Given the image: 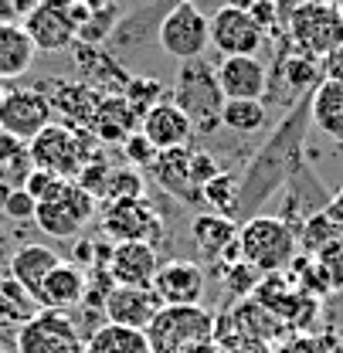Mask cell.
<instances>
[{
	"mask_svg": "<svg viewBox=\"0 0 343 353\" xmlns=\"http://www.w3.org/2000/svg\"><path fill=\"white\" fill-rule=\"evenodd\" d=\"M309 119V99L302 105H293L289 116L282 119V126L268 136V143L262 146L248 167L245 180L238 183V214L248 221L258 214V201L275 194V187L282 180H289L293 170L300 167V150H302V123ZM235 214V218H238Z\"/></svg>",
	"mask_w": 343,
	"mask_h": 353,
	"instance_id": "cell-1",
	"label": "cell"
},
{
	"mask_svg": "<svg viewBox=\"0 0 343 353\" xmlns=\"http://www.w3.org/2000/svg\"><path fill=\"white\" fill-rule=\"evenodd\" d=\"M238 245H242V259L255 265L262 275L286 272L300 255L296 228L279 214H252L238 228Z\"/></svg>",
	"mask_w": 343,
	"mask_h": 353,
	"instance_id": "cell-2",
	"label": "cell"
},
{
	"mask_svg": "<svg viewBox=\"0 0 343 353\" xmlns=\"http://www.w3.org/2000/svg\"><path fill=\"white\" fill-rule=\"evenodd\" d=\"M95 143L99 139L92 136V130L51 123L28 143V150H31V163L38 170H48L61 180H75L82 174V167L95 157Z\"/></svg>",
	"mask_w": 343,
	"mask_h": 353,
	"instance_id": "cell-3",
	"label": "cell"
},
{
	"mask_svg": "<svg viewBox=\"0 0 343 353\" xmlns=\"http://www.w3.org/2000/svg\"><path fill=\"white\" fill-rule=\"evenodd\" d=\"M173 102L187 112L194 130L215 132L221 126V109H224V92L217 85V68L208 58H190L180 61Z\"/></svg>",
	"mask_w": 343,
	"mask_h": 353,
	"instance_id": "cell-4",
	"label": "cell"
},
{
	"mask_svg": "<svg viewBox=\"0 0 343 353\" xmlns=\"http://www.w3.org/2000/svg\"><path fill=\"white\" fill-rule=\"evenodd\" d=\"M153 353H187L197 343L215 340V312L197 306H164L143 330Z\"/></svg>",
	"mask_w": 343,
	"mask_h": 353,
	"instance_id": "cell-5",
	"label": "cell"
},
{
	"mask_svg": "<svg viewBox=\"0 0 343 353\" xmlns=\"http://www.w3.org/2000/svg\"><path fill=\"white\" fill-rule=\"evenodd\" d=\"M95 208L99 201L88 194L79 180H58L55 190L38 201V211H35V224L41 228L48 238H75L88 221L95 218Z\"/></svg>",
	"mask_w": 343,
	"mask_h": 353,
	"instance_id": "cell-6",
	"label": "cell"
},
{
	"mask_svg": "<svg viewBox=\"0 0 343 353\" xmlns=\"http://www.w3.org/2000/svg\"><path fill=\"white\" fill-rule=\"evenodd\" d=\"M286 34L293 48L306 58H326L337 44H343V10L333 0H309L289 14Z\"/></svg>",
	"mask_w": 343,
	"mask_h": 353,
	"instance_id": "cell-7",
	"label": "cell"
},
{
	"mask_svg": "<svg viewBox=\"0 0 343 353\" xmlns=\"http://www.w3.org/2000/svg\"><path fill=\"white\" fill-rule=\"evenodd\" d=\"M286 333V323L268 312V309L255 303L252 296L248 299H235V306L215 312V343L221 350L235 347V343H245V340H255V343H279Z\"/></svg>",
	"mask_w": 343,
	"mask_h": 353,
	"instance_id": "cell-8",
	"label": "cell"
},
{
	"mask_svg": "<svg viewBox=\"0 0 343 353\" xmlns=\"http://www.w3.org/2000/svg\"><path fill=\"white\" fill-rule=\"evenodd\" d=\"M157 41H160V48L170 54L173 61L204 58V51H208V44H211L208 14H204L194 0L173 3L170 10H167V17L160 21V28H157Z\"/></svg>",
	"mask_w": 343,
	"mask_h": 353,
	"instance_id": "cell-9",
	"label": "cell"
},
{
	"mask_svg": "<svg viewBox=\"0 0 343 353\" xmlns=\"http://www.w3.org/2000/svg\"><path fill=\"white\" fill-rule=\"evenodd\" d=\"M102 234L112 245L116 241H146L157 248L164 241V221L146 194L123 197V201H109L102 208Z\"/></svg>",
	"mask_w": 343,
	"mask_h": 353,
	"instance_id": "cell-10",
	"label": "cell"
},
{
	"mask_svg": "<svg viewBox=\"0 0 343 353\" xmlns=\"http://www.w3.org/2000/svg\"><path fill=\"white\" fill-rule=\"evenodd\" d=\"M86 340L68 312L41 309L35 319L17 326V353H82Z\"/></svg>",
	"mask_w": 343,
	"mask_h": 353,
	"instance_id": "cell-11",
	"label": "cell"
},
{
	"mask_svg": "<svg viewBox=\"0 0 343 353\" xmlns=\"http://www.w3.org/2000/svg\"><path fill=\"white\" fill-rule=\"evenodd\" d=\"M55 105L51 99L38 88H10L0 102V132L31 143L44 126H51L55 119Z\"/></svg>",
	"mask_w": 343,
	"mask_h": 353,
	"instance_id": "cell-12",
	"label": "cell"
},
{
	"mask_svg": "<svg viewBox=\"0 0 343 353\" xmlns=\"http://www.w3.org/2000/svg\"><path fill=\"white\" fill-rule=\"evenodd\" d=\"M211 24V48L228 54H258L265 44V31L255 24L245 3H224L208 17Z\"/></svg>",
	"mask_w": 343,
	"mask_h": 353,
	"instance_id": "cell-13",
	"label": "cell"
},
{
	"mask_svg": "<svg viewBox=\"0 0 343 353\" xmlns=\"http://www.w3.org/2000/svg\"><path fill=\"white\" fill-rule=\"evenodd\" d=\"M190 241L194 248L208 259V265H215L217 272L228 268V265L242 262V245H238V228L235 221L215 214V211H204L190 221Z\"/></svg>",
	"mask_w": 343,
	"mask_h": 353,
	"instance_id": "cell-14",
	"label": "cell"
},
{
	"mask_svg": "<svg viewBox=\"0 0 343 353\" xmlns=\"http://www.w3.org/2000/svg\"><path fill=\"white\" fill-rule=\"evenodd\" d=\"M21 24H24L28 38L35 41V48L44 51V54L65 51V48H72V44L79 41V24H75V17L68 14V7L51 3V0H41Z\"/></svg>",
	"mask_w": 343,
	"mask_h": 353,
	"instance_id": "cell-15",
	"label": "cell"
},
{
	"mask_svg": "<svg viewBox=\"0 0 343 353\" xmlns=\"http://www.w3.org/2000/svg\"><path fill=\"white\" fill-rule=\"evenodd\" d=\"M204 289H208L204 268L187 259L160 262L153 275V292L164 299V306H197L204 299Z\"/></svg>",
	"mask_w": 343,
	"mask_h": 353,
	"instance_id": "cell-16",
	"label": "cell"
},
{
	"mask_svg": "<svg viewBox=\"0 0 343 353\" xmlns=\"http://www.w3.org/2000/svg\"><path fill=\"white\" fill-rule=\"evenodd\" d=\"M160 309H164V299L153 292V285H112L106 296L102 316L106 323H116V326L146 330Z\"/></svg>",
	"mask_w": 343,
	"mask_h": 353,
	"instance_id": "cell-17",
	"label": "cell"
},
{
	"mask_svg": "<svg viewBox=\"0 0 343 353\" xmlns=\"http://www.w3.org/2000/svg\"><path fill=\"white\" fill-rule=\"evenodd\" d=\"M217 85L224 99H265L268 68L258 54H228L217 65Z\"/></svg>",
	"mask_w": 343,
	"mask_h": 353,
	"instance_id": "cell-18",
	"label": "cell"
},
{
	"mask_svg": "<svg viewBox=\"0 0 343 353\" xmlns=\"http://www.w3.org/2000/svg\"><path fill=\"white\" fill-rule=\"evenodd\" d=\"M139 132L153 143L157 153H164V150H180V146H187L190 136H194V123L187 119V112L170 99V102H157L153 109L143 112Z\"/></svg>",
	"mask_w": 343,
	"mask_h": 353,
	"instance_id": "cell-19",
	"label": "cell"
},
{
	"mask_svg": "<svg viewBox=\"0 0 343 353\" xmlns=\"http://www.w3.org/2000/svg\"><path fill=\"white\" fill-rule=\"evenodd\" d=\"M106 268L116 285H153L160 259H157V248L146 241H116Z\"/></svg>",
	"mask_w": 343,
	"mask_h": 353,
	"instance_id": "cell-20",
	"label": "cell"
},
{
	"mask_svg": "<svg viewBox=\"0 0 343 353\" xmlns=\"http://www.w3.org/2000/svg\"><path fill=\"white\" fill-rule=\"evenodd\" d=\"M153 176H157L160 190H167L180 204H190V208H201V204H204V190H201V187L194 183V176H190V146L157 153Z\"/></svg>",
	"mask_w": 343,
	"mask_h": 353,
	"instance_id": "cell-21",
	"label": "cell"
},
{
	"mask_svg": "<svg viewBox=\"0 0 343 353\" xmlns=\"http://www.w3.org/2000/svg\"><path fill=\"white\" fill-rule=\"evenodd\" d=\"M88 268L82 265H75L72 259L55 265L51 272H48V279H44L41 292H38V303L41 309H58V312H72V309L82 306V299H86V289H88Z\"/></svg>",
	"mask_w": 343,
	"mask_h": 353,
	"instance_id": "cell-22",
	"label": "cell"
},
{
	"mask_svg": "<svg viewBox=\"0 0 343 353\" xmlns=\"http://www.w3.org/2000/svg\"><path fill=\"white\" fill-rule=\"evenodd\" d=\"M139 109L126 95H102L92 119V136L99 143H126V136L139 130Z\"/></svg>",
	"mask_w": 343,
	"mask_h": 353,
	"instance_id": "cell-23",
	"label": "cell"
},
{
	"mask_svg": "<svg viewBox=\"0 0 343 353\" xmlns=\"http://www.w3.org/2000/svg\"><path fill=\"white\" fill-rule=\"evenodd\" d=\"M55 112H61L68 123L65 126H75V130H92V119H95V109H99V99L95 88L88 82H58L55 95H48Z\"/></svg>",
	"mask_w": 343,
	"mask_h": 353,
	"instance_id": "cell-24",
	"label": "cell"
},
{
	"mask_svg": "<svg viewBox=\"0 0 343 353\" xmlns=\"http://www.w3.org/2000/svg\"><path fill=\"white\" fill-rule=\"evenodd\" d=\"M35 54H38V48L28 38L24 24H17V21H0V79H3V82L21 79V75L35 65Z\"/></svg>",
	"mask_w": 343,
	"mask_h": 353,
	"instance_id": "cell-25",
	"label": "cell"
},
{
	"mask_svg": "<svg viewBox=\"0 0 343 353\" xmlns=\"http://www.w3.org/2000/svg\"><path fill=\"white\" fill-rule=\"evenodd\" d=\"M309 123L323 136L343 143V82L323 79L309 92Z\"/></svg>",
	"mask_w": 343,
	"mask_h": 353,
	"instance_id": "cell-26",
	"label": "cell"
},
{
	"mask_svg": "<svg viewBox=\"0 0 343 353\" xmlns=\"http://www.w3.org/2000/svg\"><path fill=\"white\" fill-rule=\"evenodd\" d=\"M58 262H61V255H58L55 248H48V245H21V248L10 255V275L38 299L48 272Z\"/></svg>",
	"mask_w": 343,
	"mask_h": 353,
	"instance_id": "cell-27",
	"label": "cell"
},
{
	"mask_svg": "<svg viewBox=\"0 0 343 353\" xmlns=\"http://www.w3.org/2000/svg\"><path fill=\"white\" fill-rule=\"evenodd\" d=\"M82 353H153V350H150L143 330L102 323L86 336V350Z\"/></svg>",
	"mask_w": 343,
	"mask_h": 353,
	"instance_id": "cell-28",
	"label": "cell"
},
{
	"mask_svg": "<svg viewBox=\"0 0 343 353\" xmlns=\"http://www.w3.org/2000/svg\"><path fill=\"white\" fill-rule=\"evenodd\" d=\"M38 312H41V303L14 275L0 279V326H24Z\"/></svg>",
	"mask_w": 343,
	"mask_h": 353,
	"instance_id": "cell-29",
	"label": "cell"
},
{
	"mask_svg": "<svg viewBox=\"0 0 343 353\" xmlns=\"http://www.w3.org/2000/svg\"><path fill=\"white\" fill-rule=\"evenodd\" d=\"M265 102L262 99H224L221 109V126L238 136H255L265 126Z\"/></svg>",
	"mask_w": 343,
	"mask_h": 353,
	"instance_id": "cell-30",
	"label": "cell"
},
{
	"mask_svg": "<svg viewBox=\"0 0 343 353\" xmlns=\"http://www.w3.org/2000/svg\"><path fill=\"white\" fill-rule=\"evenodd\" d=\"M296 238H300V248L306 255H316V252H323L326 245H333L337 238H343V231H340V224L326 214V208H320V211H313L309 218H302Z\"/></svg>",
	"mask_w": 343,
	"mask_h": 353,
	"instance_id": "cell-31",
	"label": "cell"
},
{
	"mask_svg": "<svg viewBox=\"0 0 343 353\" xmlns=\"http://www.w3.org/2000/svg\"><path fill=\"white\" fill-rule=\"evenodd\" d=\"M31 170H35V163H31L28 143L0 132V180H7L10 187H24Z\"/></svg>",
	"mask_w": 343,
	"mask_h": 353,
	"instance_id": "cell-32",
	"label": "cell"
},
{
	"mask_svg": "<svg viewBox=\"0 0 343 353\" xmlns=\"http://www.w3.org/2000/svg\"><path fill=\"white\" fill-rule=\"evenodd\" d=\"M279 68H282V79H286V85H293V99L300 95V92H313L316 82H323V72H320V61L316 58H306V54H282V61H279Z\"/></svg>",
	"mask_w": 343,
	"mask_h": 353,
	"instance_id": "cell-33",
	"label": "cell"
},
{
	"mask_svg": "<svg viewBox=\"0 0 343 353\" xmlns=\"http://www.w3.org/2000/svg\"><path fill=\"white\" fill-rule=\"evenodd\" d=\"M204 204H208V211H215V214L235 218V214H238V180L228 174V170L221 176H215V180L204 187Z\"/></svg>",
	"mask_w": 343,
	"mask_h": 353,
	"instance_id": "cell-34",
	"label": "cell"
},
{
	"mask_svg": "<svg viewBox=\"0 0 343 353\" xmlns=\"http://www.w3.org/2000/svg\"><path fill=\"white\" fill-rule=\"evenodd\" d=\"M217 275H221V282H224L228 299H248V296L258 289V282H262V272H258L255 265H248L245 259L235 262V265H228V268H221Z\"/></svg>",
	"mask_w": 343,
	"mask_h": 353,
	"instance_id": "cell-35",
	"label": "cell"
},
{
	"mask_svg": "<svg viewBox=\"0 0 343 353\" xmlns=\"http://www.w3.org/2000/svg\"><path fill=\"white\" fill-rule=\"evenodd\" d=\"M275 353H337V333H293L275 343Z\"/></svg>",
	"mask_w": 343,
	"mask_h": 353,
	"instance_id": "cell-36",
	"label": "cell"
},
{
	"mask_svg": "<svg viewBox=\"0 0 343 353\" xmlns=\"http://www.w3.org/2000/svg\"><path fill=\"white\" fill-rule=\"evenodd\" d=\"M146 183L136 167H116L106 187V201H123V197H143Z\"/></svg>",
	"mask_w": 343,
	"mask_h": 353,
	"instance_id": "cell-37",
	"label": "cell"
},
{
	"mask_svg": "<svg viewBox=\"0 0 343 353\" xmlns=\"http://www.w3.org/2000/svg\"><path fill=\"white\" fill-rule=\"evenodd\" d=\"M112 170H116V167H112V163H106V160L95 153L86 167H82V174L75 176V180H79L88 194L99 201V197H106V187H109V176H112Z\"/></svg>",
	"mask_w": 343,
	"mask_h": 353,
	"instance_id": "cell-38",
	"label": "cell"
},
{
	"mask_svg": "<svg viewBox=\"0 0 343 353\" xmlns=\"http://www.w3.org/2000/svg\"><path fill=\"white\" fill-rule=\"evenodd\" d=\"M0 208H3V218H10V221H35L38 201H35L24 187H7Z\"/></svg>",
	"mask_w": 343,
	"mask_h": 353,
	"instance_id": "cell-39",
	"label": "cell"
},
{
	"mask_svg": "<svg viewBox=\"0 0 343 353\" xmlns=\"http://www.w3.org/2000/svg\"><path fill=\"white\" fill-rule=\"evenodd\" d=\"M316 262L326 272L333 292H343V238H337L333 245H326L323 252H316Z\"/></svg>",
	"mask_w": 343,
	"mask_h": 353,
	"instance_id": "cell-40",
	"label": "cell"
},
{
	"mask_svg": "<svg viewBox=\"0 0 343 353\" xmlns=\"http://www.w3.org/2000/svg\"><path fill=\"white\" fill-rule=\"evenodd\" d=\"M123 153H126V167H153V160H157L153 143H150V139H146L139 130L133 132V136H126Z\"/></svg>",
	"mask_w": 343,
	"mask_h": 353,
	"instance_id": "cell-41",
	"label": "cell"
},
{
	"mask_svg": "<svg viewBox=\"0 0 343 353\" xmlns=\"http://www.w3.org/2000/svg\"><path fill=\"white\" fill-rule=\"evenodd\" d=\"M221 174H224V167L217 163L211 153H204V150H190V176H194V183H197L201 190Z\"/></svg>",
	"mask_w": 343,
	"mask_h": 353,
	"instance_id": "cell-42",
	"label": "cell"
},
{
	"mask_svg": "<svg viewBox=\"0 0 343 353\" xmlns=\"http://www.w3.org/2000/svg\"><path fill=\"white\" fill-rule=\"evenodd\" d=\"M248 7V14L255 17V24L268 34V31H275L282 21H279V10H275V0H248L245 3Z\"/></svg>",
	"mask_w": 343,
	"mask_h": 353,
	"instance_id": "cell-43",
	"label": "cell"
},
{
	"mask_svg": "<svg viewBox=\"0 0 343 353\" xmlns=\"http://www.w3.org/2000/svg\"><path fill=\"white\" fill-rule=\"evenodd\" d=\"M58 180H61V176H55V174H48V170H38V167H35V170L28 174V180H24V190H28L35 201H41V197H48V194L55 190Z\"/></svg>",
	"mask_w": 343,
	"mask_h": 353,
	"instance_id": "cell-44",
	"label": "cell"
},
{
	"mask_svg": "<svg viewBox=\"0 0 343 353\" xmlns=\"http://www.w3.org/2000/svg\"><path fill=\"white\" fill-rule=\"evenodd\" d=\"M320 72L330 82H343V44H337L326 58H320Z\"/></svg>",
	"mask_w": 343,
	"mask_h": 353,
	"instance_id": "cell-45",
	"label": "cell"
},
{
	"mask_svg": "<svg viewBox=\"0 0 343 353\" xmlns=\"http://www.w3.org/2000/svg\"><path fill=\"white\" fill-rule=\"evenodd\" d=\"M221 353H275L272 343H255V340H245V343H235V347H228V350Z\"/></svg>",
	"mask_w": 343,
	"mask_h": 353,
	"instance_id": "cell-46",
	"label": "cell"
},
{
	"mask_svg": "<svg viewBox=\"0 0 343 353\" xmlns=\"http://www.w3.org/2000/svg\"><path fill=\"white\" fill-rule=\"evenodd\" d=\"M326 214L337 221V224H340V231H343V187L330 197V201H326Z\"/></svg>",
	"mask_w": 343,
	"mask_h": 353,
	"instance_id": "cell-47",
	"label": "cell"
},
{
	"mask_svg": "<svg viewBox=\"0 0 343 353\" xmlns=\"http://www.w3.org/2000/svg\"><path fill=\"white\" fill-rule=\"evenodd\" d=\"M38 3H41V0H10V10H14V14H21V17H28Z\"/></svg>",
	"mask_w": 343,
	"mask_h": 353,
	"instance_id": "cell-48",
	"label": "cell"
},
{
	"mask_svg": "<svg viewBox=\"0 0 343 353\" xmlns=\"http://www.w3.org/2000/svg\"><path fill=\"white\" fill-rule=\"evenodd\" d=\"M187 353H221V347L211 340V343H197V347H190Z\"/></svg>",
	"mask_w": 343,
	"mask_h": 353,
	"instance_id": "cell-49",
	"label": "cell"
},
{
	"mask_svg": "<svg viewBox=\"0 0 343 353\" xmlns=\"http://www.w3.org/2000/svg\"><path fill=\"white\" fill-rule=\"evenodd\" d=\"M3 275H10V259H7V252H3V245H0V279Z\"/></svg>",
	"mask_w": 343,
	"mask_h": 353,
	"instance_id": "cell-50",
	"label": "cell"
},
{
	"mask_svg": "<svg viewBox=\"0 0 343 353\" xmlns=\"http://www.w3.org/2000/svg\"><path fill=\"white\" fill-rule=\"evenodd\" d=\"M337 353H343V326L337 330Z\"/></svg>",
	"mask_w": 343,
	"mask_h": 353,
	"instance_id": "cell-51",
	"label": "cell"
},
{
	"mask_svg": "<svg viewBox=\"0 0 343 353\" xmlns=\"http://www.w3.org/2000/svg\"><path fill=\"white\" fill-rule=\"evenodd\" d=\"M3 95H7V88H3V79H0V102H3Z\"/></svg>",
	"mask_w": 343,
	"mask_h": 353,
	"instance_id": "cell-52",
	"label": "cell"
},
{
	"mask_svg": "<svg viewBox=\"0 0 343 353\" xmlns=\"http://www.w3.org/2000/svg\"><path fill=\"white\" fill-rule=\"evenodd\" d=\"M0 353H7V350H3V343H0Z\"/></svg>",
	"mask_w": 343,
	"mask_h": 353,
	"instance_id": "cell-53",
	"label": "cell"
},
{
	"mask_svg": "<svg viewBox=\"0 0 343 353\" xmlns=\"http://www.w3.org/2000/svg\"><path fill=\"white\" fill-rule=\"evenodd\" d=\"M177 3H184V0H177Z\"/></svg>",
	"mask_w": 343,
	"mask_h": 353,
	"instance_id": "cell-54",
	"label": "cell"
},
{
	"mask_svg": "<svg viewBox=\"0 0 343 353\" xmlns=\"http://www.w3.org/2000/svg\"><path fill=\"white\" fill-rule=\"evenodd\" d=\"M245 3H248V0H245Z\"/></svg>",
	"mask_w": 343,
	"mask_h": 353,
	"instance_id": "cell-55",
	"label": "cell"
}]
</instances>
